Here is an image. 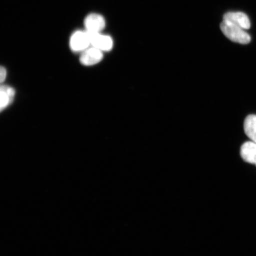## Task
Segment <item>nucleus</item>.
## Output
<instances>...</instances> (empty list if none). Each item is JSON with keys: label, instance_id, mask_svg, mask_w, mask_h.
<instances>
[{"label": "nucleus", "instance_id": "obj_1", "mask_svg": "<svg viewBox=\"0 0 256 256\" xmlns=\"http://www.w3.org/2000/svg\"><path fill=\"white\" fill-rule=\"evenodd\" d=\"M220 30L230 40L240 44H248L251 37L243 28L224 20L220 25Z\"/></svg>", "mask_w": 256, "mask_h": 256}, {"label": "nucleus", "instance_id": "obj_2", "mask_svg": "<svg viewBox=\"0 0 256 256\" xmlns=\"http://www.w3.org/2000/svg\"><path fill=\"white\" fill-rule=\"evenodd\" d=\"M70 49L74 52H82L91 46L90 36L86 30H76L70 38Z\"/></svg>", "mask_w": 256, "mask_h": 256}, {"label": "nucleus", "instance_id": "obj_7", "mask_svg": "<svg viewBox=\"0 0 256 256\" xmlns=\"http://www.w3.org/2000/svg\"><path fill=\"white\" fill-rule=\"evenodd\" d=\"M240 155L246 162L256 166V144L252 142L243 144L240 149Z\"/></svg>", "mask_w": 256, "mask_h": 256}, {"label": "nucleus", "instance_id": "obj_8", "mask_svg": "<svg viewBox=\"0 0 256 256\" xmlns=\"http://www.w3.org/2000/svg\"><path fill=\"white\" fill-rule=\"evenodd\" d=\"M15 96V90L14 88L9 86H2L0 90V96H1V103L0 108L1 110H4L9 104L14 101Z\"/></svg>", "mask_w": 256, "mask_h": 256}, {"label": "nucleus", "instance_id": "obj_4", "mask_svg": "<svg viewBox=\"0 0 256 256\" xmlns=\"http://www.w3.org/2000/svg\"><path fill=\"white\" fill-rule=\"evenodd\" d=\"M89 34V33H88ZM91 46L100 50L102 52H108L114 47V40L110 35L102 33L89 34Z\"/></svg>", "mask_w": 256, "mask_h": 256}, {"label": "nucleus", "instance_id": "obj_5", "mask_svg": "<svg viewBox=\"0 0 256 256\" xmlns=\"http://www.w3.org/2000/svg\"><path fill=\"white\" fill-rule=\"evenodd\" d=\"M103 58L104 52L92 46L82 52L80 62L83 66H92L101 62Z\"/></svg>", "mask_w": 256, "mask_h": 256}, {"label": "nucleus", "instance_id": "obj_6", "mask_svg": "<svg viewBox=\"0 0 256 256\" xmlns=\"http://www.w3.org/2000/svg\"><path fill=\"white\" fill-rule=\"evenodd\" d=\"M224 20L247 30L251 26L248 16L242 12H228L224 16Z\"/></svg>", "mask_w": 256, "mask_h": 256}, {"label": "nucleus", "instance_id": "obj_3", "mask_svg": "<svg viewBox=\"0 0 256 256\" xmlns=\"http://www.w3.org/2000/svg\"><path fill=\"white\" fill-rule=\"evenodd\" d=\"M84 28L89 34L102 33L106 26L104 16L92 12L86 16L84 20Z\"/></svg>", "mask_w": 256, "mask_h": 256}, {"label": "nucleus", "instance_id": "obj_10", "mask_svg": "<svg viewBox=\"0 0 256 256\" xmlns=\"http://www.w3.org/2000/svg\"><path fill=\"white\" fill-rule=\"evenodd\" d=\"M0 76H1V78H0V80H1V82H4L6 80V76H7V71L4 67L2 66L1 70H0Z\"/></svg>", "mask_w": 256, "mask_h": 256}, {"label": "nucleus", "instance_id": "obj_9", "mask_svg": "<svg viewBox=\"0 0 256 256\" xmlns=\"http://www.w3.org/2000/svg\"><path fill=\"white\" fill-rule=\"evenodd\" d=\"M244 130L246 136L256 144V115H249L246 118Z\"/></svg>", "mask_w": 256, "mask_h": 256}]
</instances>
